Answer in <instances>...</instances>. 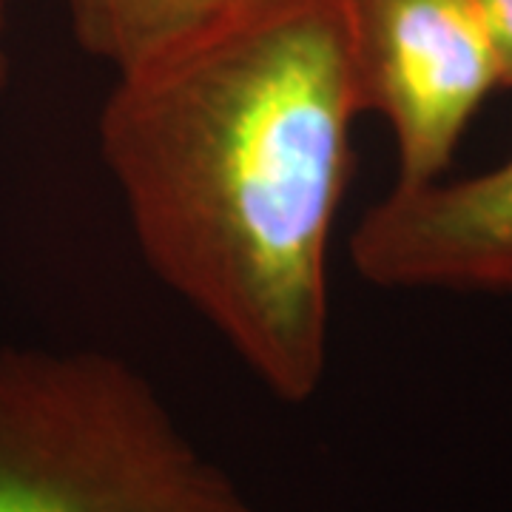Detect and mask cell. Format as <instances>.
<instances>
[{"instance_id":"6da1fadb","label":"cell","mask_w":512,"mask_h":512,"mask_svg":"<svg viewBox=\"0 0 512 512\" xmlns=\"http://www.w3.org/2000/svg\"><path fill=\"white\" fill-rule=\"evenodd\" d=\"M359 114L342 0H225L120 69L100 114L146 262L282 402H308L328 370Z\"/></svg>"},{"instance_id":"7a4b0ae2","label":"cell","mask_w":512,"mask_h":512,"mask_svg":"<svg viewBox=\"0 0 512 512\" xmlns=\"http://www.w3.org/2000/svg\"><path fill=\"white\" fill-rule=\"evenodd\" d=\"M0 512H259L140 370L0 348Z\"/></svg>"},{"instance_id":"3957f363","label":"cell","mask_w":512,"mask_h":512,"mask_svg":"<svg viewBox=\"0 0 512 512\" xmlns=\"http://www.w3.org/2000/svg\"><path fill=\"white\" fill-rule=\"evenodd\" d=\"M359 111L396 137L399 180H441L478 106L501 89L476 0H342Z\"/></svg>"},{"instance_id":"277c9868","label":"cell","mask_w":512,"mask_h":512,"mask_svg":"<svg viewBox=\"0 0 512 512\" xmlns=\"http://www.w3.org/2000/svg\"><path fill=\"white\" fill-rule=\"evenodd\" d=\"M350 254L379 288L512 296V157L456 183L393 185Z\"/></svg>"},{"instance_id":"5b68a950","label":"cell","mask_w":512,"mask_h":512,"mask_svg":"<svg viewBox=\"0 0 512 512\" xmlns=\"http://www.w3.org/2000/svg\"><path fill=\"white\" fill-rule=\"evenodd\" d=\"M225 0H66L77 43L117 72L197 29Z\"/></svg>"},{"instance_id":"8992f818","label":"cell","mask_w":512,"mask_h":512,"mask_svg":"<svg viewBox=\"0 0 512 512\" xmlns=\"http://www.w3.org/2000/svg\"><path fill=\"white\" fill-rule=\"evenodd\" d=\"M476 6L493 40L501 86L512 89V0H476Z\"/></svg>"},{"instance_id":"52a82bcc","label":"cell","mask_w":512,"mask_h":512,"mask_svg":"<svg viewBox=\"0 0 512 512\" xmlns=\"http://www.w3.org/2000/svg\"><path fill=\"white\" fill-rule=\"evenodd\" d=\"M9 6H12V0H0V103H3L9 74H12V66H9Z\"/></svg>"}]
</instances>
